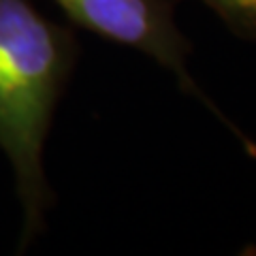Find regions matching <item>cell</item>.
<instances>
[{
	"mask_svg": "<svg viewBox=\"0 0 256 256\" xmlns=\"http://www.w3.org/2000/svg\"><path fill=\"white\" fill-rule=\"evenodd\" d=\"M54 2L75 26L90 30L118 45L132 47L164 66L175 75L184 92L201 100L216 118L228 126V130L237 134L239 141H244L246 150L254 152V143L248 141L246 134L228 122V118L192 79L186 66L188 56L192 54V43L175 24L173 0H54Z\"/></svg>",
	"mask_w": 256,
	"mask_h": 256,
	"instance_id": "obj_2",
	"label": "cell"
},
{
	"mask_svg": "<svg viewBox=\"0 0 256 256\" xmlns=\"http://www.w3.org/2000/svg\"><path fill=\"white\" fill-rule=\"evenodd\" d=\"M77 58L68 26L45 18L30 0H0V150L13 169L24 214L22 246L43 230L54 205L43 150Z\"/></svg>",
	"mask_w": 256,
	"mask_h": 256,
	"instance_id": "obj_1",
	"label": "cell"
},
{
	"mask_svg": "<svg viewBox=\"0 0 256 256\" xmlns=\"http://www.w3.org/2000/svg\"><path fill=\"white\" fill-rule=\"evenodd\" d=\"M218 15L235 36L256 41V0H198Z\"/></svg>",
	"mask_w": 256,
	"mask_h": 256,
	"instance_id": "obj_3",
	"label": "cell"
}]
</instances>
